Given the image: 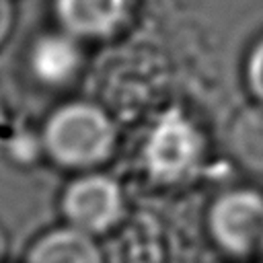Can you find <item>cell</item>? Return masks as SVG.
<instances>
[{
	"label": "cell",
	"mask_w": 263,
	"mask_h": 263,
	"mask_svg": "<svg viewBox=\"0 0 263 263\" xmlns=\"http://www.w3.org/2000/svg\"><path fill=\"white\" fill-rule=\"evenodd\" d=\"M113 144L107 115L88 103H68L45 119L39 148L64 168H84L105 158Z\"/></svg>",
	"instance_id": "obj_1"
},
{
	"label": "cell",
	"mask_w": 263,
	"mask_h": 263,
	"mask_svg": "<svg viewBox=\"0 0 263 263\" xmlns=\"http://www.w3.org/2000/svg\"><path fill=\"white\" fill-rule=\"evenodd\" d=\"M197 152L199 138L195 129L175 111L160 119L146 148L150 171L166 179L183 175L197 158Z\"/></svg>",
	"instance_id": "obj_3"
},
{
	"label": "cell",
	"mask_w": 263,
	"mask_h": 263,
	"mask_svg": "<svg viewBox=\"0 0 263 263\" xmlns=\"http://www.w3.org/2000/svg\"><path fill=\"white\" fill-rule=\"evenodd\" d=\"M238 146L247 160L263 164V115H249L238 129Z\"/></svg>",
	"instance_id": "obj_8"
},
{
	"label": "cell",
	"mask_w": 263,
	"mask_h": 263,
	"mask_svg": "<svg viewBox=\"0 0 263 263\" xmlns=\"http://www.w3.org/2000/svg\"><path fill=\"white\" fill-rule=\"evenodd\" d=\"M119 189L101 175H84L72 181L62 193V212L68 226L86 234L109 228L119 216Z\"/></svg>",
	"instance_id": "obj_2"
},
{
	"label": "cell",
	"mask_w": 263,
	"mask_h": 263,
	"mask_svg": "<svg viewBox=\"0 0 263 263\" xmlns=\"http://www.w3.org/2000/svg\"><path fill=\"white\" fill-rule=\"evenodd\" d=\"M80 66V49L74 35L47 31L39 33L27 47L25 68L29 76L47 88L68 84Z\"/></svg>",
	"instance_id": "obj_4"
},
{
	"label": "cell",
	"mask_w": 263,
	"mask_h": 263,
	"mask_svg": "<svg viewBox=\"0 0 263 263\" xmlns=\"http://www.w3.org/2000/svg\"><path fill=\"white\" fill-rule=\"evenodd\" d=\"M251 80L259 90V95H263V45H259V49L251 60Z\"/></svg>",
	"instance_id": "obj_10"
},
{
	"label": "cell",
	"mask_w": 263,
	"mask_h": 263,
	"mask_svg": "<svg viewBox=\"0 0 263 263\" xmlns=\"http://www.w3.org/2000/svg\"><path fill=\"white\" fill-rule=\"evenodd\" d=\"M23 263H103V259L86 232L74 226H62L33 238Z\"/></svg>",
	"instance_id": "obj_6"
},
{
	"label": "cell",
	"mask_w": 263,
	"mask_h": 263,
	"mask_svg": "<svg viewBox=\"0 0 263 263\" xmlns=\"http://www.w3.org/2000/svg\"><path fill=\"white\" fill-rule=\"evenodd\" d=\"M125 0H53V12L66 33L99 37L123 16Z\"/></svg>",
	"instance_id": "obj_7"
},
{
	"label": "cell",
	"mask_w": 263,
	"mask_h": 263,
	"mask_svg": "<svg viewBox=\"0 0 263 263\" xmlns=\"http://www.w3.org/2000/svg\"><path fill=\"white\" fill-rule=\"evenodd\" d=\"M6 253H8V234H6L4 226L0 224V263H4Z\"/></svg>",
	"instance_id": "obj_11"
},
{
	"label": "cell",
	"mask_w": 263,
	"mask_h": 263,
	"mask_svg": "<svg viewBox=\"0 0 263 263\" xmlns=\"http://www.w3.org/2000/svg\"><path fill=\"white\" fill-rule=\"evenodd\" d=\"M16 23V8L14 0H0V49L8 41Z\"/></svg>",
	"instance_id": "obj_9"
},
{
	"label": "cell",
	"mask_w": 263,
	"mask_h": 263,
	"mask_svg": "<svg viewBox=\"0 0 263 263\" xmlns=\"http://www.w3.org/2000/svg\"><path fill=\"white\" fill-rule=\"evenodd\" d=\"M218 238L236 253L263 249V201L251 193L224 197L214 210Z\"/></svg>",
	"instance_id": "obj_5"
}]
</instances>
